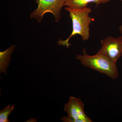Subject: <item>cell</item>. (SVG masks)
Returning a JSON list of instances; mask_svg holds the SVG:
<instances>
[{
    "label": "cell",
    "instance_id": "4",
    "mask_svg": "<svg viewBox=\"0 0 122 122\" xmlns=\"http://www.w3.org/2000/svg\"><path fill=\"white\" fill-rule=\"evenodd\" d=\"M101 48L98 53L104 55L116 63L122 55V35L117 38L109 36L101 41Z\"/></svg>",
    "mask_w": 122,
    "mask_h": 122
},
{
    "label": "cell",
    "instance_id": "6",
    "mask_svg": "<svg viewBox=\"0 0 122 122\" xmlns=\"http://www.w3.org/2000/svg\"><path fill=\"white\" fill-rule=\"evenodd\" d=\"M111 0H66L65 6L72 9H81L87 7L90 3H93L96 7L100 4H105Z\"/></svg>",
    "mask_w": 122,
    "mask_h": 122
},
{
    "label": "cell",
    "instance_id": "3",
    "mask_svg": "<svg viewBox=\"0 0 122 122\" xmlns=\"http://www.w3.org/2000/svg\"><path fill=\"white\" fill-rule=\"evenodd\" d=\"M37 8L30 15V18L35 19L38 22L43 20L46 13H51L54 16L55 22L58 23L61 19V11L65 6L66 0H35Z\"/></svg>",
    "mask_w": 122,
    "mask_h": 122
},
{
    "label": "cell",
    "instance_id": "5",
    "mask_svg": "<svg viewBox=\"0 0 122 122\" xmlns=\"http://www.w3.org/2000/svg\"><path fill=\"white\" fill-rule=\"evenodd\" d=\"M84 103L81 99L70 96L69 102L64 106V111L68 116L74 119L76 122H92L84 110Z\"/></svg>",
    "mask_w": 122,
    "mask_h": 122
},
{
    "label": "cell",
    "instance_id": "8",
    "mask_svg": "<svg viewBox=\"0 0 122 122\" xmlns=\"http://www.w3.org/2000/svg\"><path fill=\"white\" fill-rule=\"evenodd\" d=\"M14 108V105L12 106H8L5 109L0 112V122H9L8 120V117Z\"/></svg>",
    "mask_w": 122,
    "mask_h": 122
},
{
    "label": "cell",
    "instance_id": "10",
    "mask_svg": "<svg viewBox=\"0 0 122 122\" xmlns=\"http://www.w3.org/2000/svg\"><path fill=\"white\" fill-rule=\"evenodd\" d=\"M120 0V1H122V0Z\"/></svg>",
    "mask_w": 122,
    "mask_h": 122
},
{
    "label": "cell",
    "instance_id": "1",
    "mask_svg": "<svg viewBox=\"0 0 122 122\" xmlns=\"http://www.w3.org/2000/svg\"><path fill=\"white\" fill-rule=\"evenodd\" d=\"M65 9L69 12L72 23V32L65 40L59 39L57 42L59 45L66 46L67 48L71 45L69 41L72 37L76 35L81 36L83 41L89 39L90 36V25L94 20V18L90 16L92 12V10L89 7L81 9H72L66 7Z\"/></svg>",
    "mask_w": 122,
    "mask_h": 122
},
{
    "label": "cell",
    "instance_id": "7",
    "mask_svg": "<svg viewBox=\"0 0 122 122\" xmlns=\"http://www.w3.org/2000/svg\"><path fill=\"white\" fill-rule=\"evenodd\" d=\"M16 46L13 45L4 51L0 52V73L7 74V68L11 61V55Z\"/></svg>",
    "mask_w": 122,
    "mask_h": 122
},
{
    "label": "cell",
    "instance_id": "2",
    "mask_svg": "<svg viewBox=\"0 0 122 122\" xmlns=\"http://www.w3.org/2000/svg\"><path fill=\"white\" fill-rule=\"evenodd\" d=\"M82 52V54L77 55L76 59L83 66L103 74L113 79L118 78V71L116 63L99 53L93 55H89L85 48Z\"/></svg>",
    "mask_w": 122,
    "mask_h": 122
},
{
    "label": "cell",
    "instance_id": "9",
    "mask_svg": "<svg viewBox=\"0 0 122 122\" xmlns=\"http://www.w3.org/2000/svg\"><path fill=\"white\" fill-rule=\"evenodd\" d=\"M119 30L120 31V33H121L122 35V25L120 26V27L119 28Z\"/></svg>",
    "mask_w": 122,
    "mask_h": 122
}]
</instances>
